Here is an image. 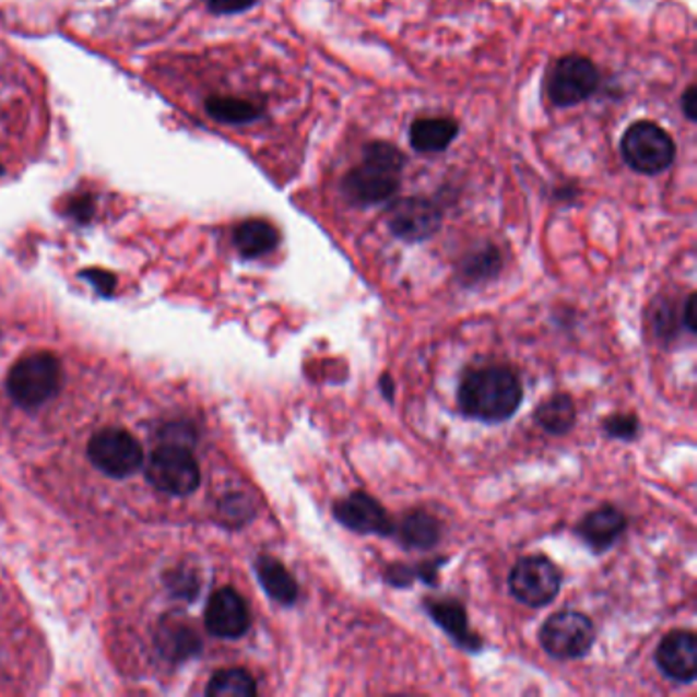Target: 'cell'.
Wrapping results in <instances>:
<instances>
[{
    "instance_id": "obj_21",
    "label": "cell",
    "mask_w": 697,
    "mask_h": 697,
    "mask_svg": "<svg viewBox=\"0 0 697 697\" xmlns=\"http://www.w3.org/2000/svg\"><path fill=\"white\" fill-rule=\"evenodd\" d=\"M534 420L540 428L553 436H563L575 426L577 410L572 397L558 393L546 401H542L534 413Z\"/></svg>"
},
{
    "instance_id": "obj_13",
    "label": "cell",
    "mask_w": 697,
    "mask_h": 697,
    "mask_svg": "<svg viewBox=\"0 0 697 697\" xmlns=\"http://www.w3.org/2000/svg\"><path fill=\"white\" fill-rule=\"evenodd\" d=\"M657 665L669 680L692 683L697 675V636L687 630L666 634L657 649Z\"/></svg>"
},
{
    "instance_id": "obj_18",
    "label": "cell",
    "mask_w": 697,
    "mask_h": 697,
    "mask_svg": "<svg viewBox=\"0 0 697 697\" xmlns=\"http://www.w3.org/2000/svg\"><path fill=\"white\" fill-rule=\"evenodd\" d=\"M393 534L407 548L428 551L440 542V522L424 509H413L403 516Z\"/></svg>"
},
{
    "instance_id": "obj_11",
    "label": "cell",
    "mask_w": 697,
    "mask_h": 697,
    "mask_svg": "<svg viewBox=\"0 0 697 697\" xmlns=\"http://www.w3.org/2000/svg\"><path fill=\"white\" fill-rule=\"evenodd\" d=\"M333 518L356 534L391 536L395 532L389 511L368 493H350L349 497L335 501Z\"/></svg>"
},
{
    "instance_id": "obj_20",
    "label": "cell",
    "mask_w": 697,
    "mask_h": 697,
    "mask_svg": "<svg viewBox=\"0 0 697 697\" xmlns=\"http://www.w3.org/2000/svg\"><path fill=\"white\" fill-rule=\"evenodd\" d=\"M205 111L211 119L227 123V126H246L253 123L262 117V107L246 98L236 96H209L205 103Z\"/></svg>"
},
{
    "instance_id": "obj_24",
    "label": "cell",
    "mask_w": 697,
    "mask_h": 697,
    "mask_svg": "<svg viewBox=\"0 0 697 697\" xmlns=\"http://www.w3.org/2000/svg\"><path fill=\"white\" fill-rule=\"evenodd\" d=\"M603 429L610 438L634 440L638 434V417L633 413H616L603 422Z\"/></svg>"
},
{
    "instance_id": "obj_3",
    "label": "cell",
    "mask_w": 697,
    "mask_h": 697,
    "mask_svg": "<svg viewBox=\"0 0 697 697\" xmlns=\"http://www.w3.org/2000/svg\"><path fill=\"white\" fill-rule=\"evenodd\" d=\"M62 380V366L49 352H37L21 358L9 373L7 389L25 410H35L48 403L58 393Z\"/></svg>"
},
{
    "instance_id": "obj_27",
    "label": "cell",
    "mask_w": 697,
    "mask_h": 697,
    "mask_svg": "<svg viewBox=\"0 0 697 697\" xmlns=\"http://www.w3.org/2000/svg\"><path fill=\"white\" fill-rule=\"evenodd\" d=\"M68 209H70V215L76 217L79 222H88L93 217V213H95V201H93V197L84 194V197L72 199Z\"/></svg>"
},
{
    "instance_id": "obj_22",
    "label": "cell",
    "mask_w": 697,
    "mask_h": 697,
    "mask_svg": "<svg viewBox=\"0 0 697 697\" xmlns=\"http://www.w3.org/2000/svg\"><path fill=\"white\" fill-rule=\"evenodd\" d=\"M256 694L258 685L244 669H222L206 685V696L211 697H253Z\"/></svg>"
},
{
    "instance_id": "obj_25",
    "label": "cell",
    "mask_w": 697,
    "mask_h": 697,
    "mask_svg": "<svg viewBox=\"0 0 697 697\" xmlns=\"http://www.w3.org/2000/svg\"><path fill=\"white\" fill-rule=\"evenodd\" d=\"M652 321H654V330L659 333V338H663V340H673V335H675L677 328H680V321H677V317H675V311H673L671 303L659 305L657 311H654Z\"/></svg>"
},
{
    "instance_id": "obj_19",
    "label": "cell",
    "mask_w": 697,
    "mask_h": 697,
    "mask_svg": "<svg viewBox=\"0 0 697 697\" xmlns=\"http://www.w3.org/2000/svg\"><path fill=\"white\" fill-rule=\"evenodd\" d=\"M281 234L272 223L264 220H248L239 223L234 232V244L244 258H260L274 252Z\"/></svg>"
},
{
    "instance_id": "obj_10",
    "label": "cell",
    "mask_w": 697,
    "mask_h": 697,
    "mask_svg": "<svg viewBox=\"0 0 697 697\" xmlns=\"http://www.w3.org/2000/svg\"><path fill=\"white\" fill-rule=\"evenodd\" d=\"M442 225V211L432 199L407 197L399 199L387 213V227L403 241H426Z\"/></svg>"
},
{
    "instance_id": "obj_15",
    "label": "cell",
    "mask_w": 697,
    "mask_h": 697,
    "mask_svg": "<svg viewBox=\"0 0 697 697\" xmlns=\"http://www.w3.org/2000/svg\"><path fill=\"white\" fill-rule=\"evenodd\" d=\"M424 607L429 618L434 619L459 647L466 650L481 649L483 642L476 634L471 633L466 610L462 603L454 600H428Z\"/></svg>"
},
{
    "instance_id": "obj_9",
    "label": "cell",
    "mask_w": 697,
    "mask_h": 697,
    "mask_svg": "<svg viewBox=\"0 0 697 697\" xmlns=\"http://www.w3.org/2000/svg\"><path fill=\"white\" fill-rule=\"evenodd\" d=\"M88 459L113 479H126L142 469L143 448L127 429H101L88 442Z\"/></svg>"
},
{
    "instance_id": "obj_17",
    "label": "cell",
    "mask_w": 697,
    "mask_h": 697,
    "mask_svg": "<svg viewBox=\"0 0 697 697\" xmlns=\"http://www.w3.org/2000/svg\"><path fill=\"white\" fill-rule=\"evenodd\" d=\"M253 569L260 579V586L264 587V591L274 602L283 603V605H293L297 602L299 586L281 560L272 556H260Z\"/></svg>"
},
{
    "instance_id": "obj_28",
    "label": "cell",
    "mask_w": 697,
    "mask_h": 697,
    "mask_svg": "<svg viewBox=\"0 0 697 697\" xmlns=\"http://www.w3.org/2000/svg\"><path fill=\"white\" fill-rule=\"evenodd\" d=\"M84 276H86L101 293H111V288L115 286V279H113L109 272H103V270H86Z\"/></svg>"
},
{
    "instance_id": "obj_2",
    "label": "cell",
    "mask_w": 697,
    "mask_h": 697,
    "mask_svg": "<svg viewBox=\"0 0 697 697\" xmlns=\"http://www.w3.org/2000/svg\"><path fill=\"white\" fill-rule=\"evenodd\" d=\"M405 156L389 142L365 145L363 160L342 180V190L350 203L361 206L380 205L391 201L401 187Z\"/></svg>"
},
{
    "instance_id": "obj_5",
    "label": "cell",
    "mask_w": 697,
    "mask_h": 697,
    "mask_svg": "<svg viewBox=\"0 0 697 697\" xmlns=\"http://www.w3.org/2000/svg\"><path fill=\"white\" fill-rule=\"evenodd\" d=\"M145 479L158 492L187 497L199 489L201 471L194 454L182 444H164L147 460Z\"/></svg>"
},
{
    "instance_id": "obj_6",
    "label": "cell",
    "mask_w": 697,
    "mask_h": 697,
    "mask_svg": "<svg viewBox=\"0 0 697 697\" xmlns=\"http://www.w3.org/2000/svg\"><path fill=\"white\" fill-rule=\"evenodd\" d=\"M595 642V626L581 612H556L540 628V645L551 657L567 661L581 659Z\"/></svg>"
},
{
    "instance_id": "obj_4",
    "label": "cell",
    "mask_w": 697,
    "mask_h": 697,
    "mask_svg": "<svg viewBox=\"0 0 697 697\" xmlns=\"http://www.w3.org/2000/svg\"><path fill=\"white\" fill-rule=\"evenodd\" d=\"M619 152L624 162L640 175H661L675 160V142L663 127L652 121H636L626 129Z\"/></svg>"
},
{
    "instance_id": "obj_1",
    "label": "cell",
    "mask_w": 697,
    "mask_h": 697,
    "mask_svg": "<svg viewBox=\"0 0 697 697\" xmlns=\"http://www.w3.org/2000/svg\"><path fill=\"white\" fill-rule=\"evenodd\" d=\"M522 382L506 366H485L464 375L459 387L460 412L479 422H504L522 403Z\"/></svg>"
},
{
    "instance_id": "obj_31",
    "label": "cell",
    "mask_w": 697,
    "mask_h": 697,
    "mask_svg": "<svg viewBox=\"0 0 697 697\" xmlns=\"http://www.w3.org/2000/svg\"><path fill=\"white\" fill-rule=\"evenodd\" d=\"M380 391H382V395L387 397L389 401H393V395H395V382L391 379V375H382V377H380Z\"/></svg>"
},
{
    "instance_id": "obj_7",
    "label": "cell",
    "mask_w": 697,
    "mask_h": 697,
    "mask_svg": "<svg viewBox=\"0 0 697 697\" xmlns=\"http://www.w3.org/2000/svg\"><path fill=\"white\" fill-rule=\"evenodd\" d=\"M560 586L563 575L546 556H523L509 572L511 595L530 607L548 605L558 595Z\"/></svg>"
},
{
    "instance_id": "obj_12",
    "label": "cell",
    "mask_w": 697,
    "mask_h": 697,
    "mask_svg": "<svg viewBox=\"0 0 697 697\" xmlns=\"http://www.w3.org/2000/svg\"><path fill=\"white\" fill-rule=\"evenodd\" d=\"M250 610L236 589H217L206 603L205 626L217 638H239L250 630Z\"/></svg>"
},
{
    "instance_id": "obj_26",
    "label": "cell",
    "mask_w": 697,
    "mask_h": 697,
    "mask_svg": "<svg viewBox=\"0 0 697 697\" xmlns=\"http://www.w3.org/2000/svg\"><path fill=\"white\" fill-rule=\"evenodd\" d=\"M206 7L217 15H236L252 9L256 0H205Z\"/></svg>"
},
{
    "instance_id": "obj_16",
    "label": "cell",
    "mask_w": 697,
    "mask_h": 697,
    "mask_svg": "<svg viewBox=\"0 0 697 697\" xmlns=\"http://www.w3.org/2000/svg\"><path fill=\"white\" fill-rule=\"evenodd\" d=\"M459 135V123L450 117H424L410 127V143L415 152H444Z\"/></svg>"
},
{
    "instance_id": "obj_23",
    "label": "cell",
    "mask_w": 697,
    "mask_h": 697,
    "mask_svg": "<svg viewBox=\"0 0 697 697\" xmlns=\"http://www.w3.org/2000/svg\"><path fill=\"white\" fill-rule=\"evenodd\" d=\"M501 270V256L495 246H485L476 252L469 253L460 264V279L466 285H476L497 276Z\"/></svg>"
},
{
    "instance_id": "obj_30",
    "label": "cell",
    "mask_w": 697,
    "mask_h": 697,
    "mask_svg": "<svg viewBox=\"0 0 697 697\" xmlns=\"http://www.w3.org/2000/svg\"><path fill=\"white\" fill-rule=\"evenodd\" d=\"M696 295L692 293L683 305V326L692 333H696Z\"/></svg>"
},
{
    "instance_id": "obj_32",
    "label": "cell",
    "mask_w": 697,
    "mask_h": 697,
    "mask_svg": "<svg viewBox=\"0 0 697 697\" xmlns=\"http://www.w3.org/2000/svg\"><path fill=\"white\" fill-rule=\"evenodd\" d=\"M0 175H2V166H0Z\"/></svg>"
},
{
    "instance_id": "obj_8",
    "label": "cell",
    "mask_w": 697,
    "mask_h": 697,
    "mask_svg": "<svg viewBox=\"0 0 697 697\" xmlns=\"http://www.w3.org/2000/svg\"><path fill=\"white\" fill-rule=\"evenodd\" d=\"M600 86V72L586 56L569 54L551 68L548 98L555 107H575L595 95Z\"/></svg>"
},
{
    "instance_id": "obj_14",
    "label": "cell",
    "mask_w": 697,
    "mask_h": 697,
    "mask_svg": "<svg viewBox=\"0 0 697 697\" xmlns=\"http://www.w3.org/2000/svg\"><path fill=\"white\" fill-rule=\"evenodd\" d=\"M626 525H628L626 516L619 509L603 506L600 509H593L577 523V536L595 553H603L622 536Z\"/></svg>"
},
{
    "instance_id": "obj_29",
    "label": "cell",
    "mask_w": 697,
    "mask_h": 697,
    "mask_svg": "<svg viewBox=\"0 0 697 697\" xmlns=\"http://www.w3.org/2000/svg\"><path fill=\"white\" fill-rule=\"evenodd\" d=\"M682 109L689 121L697 119V88L692 84L682 96Z\"/></svg>"
}]
</instances>
